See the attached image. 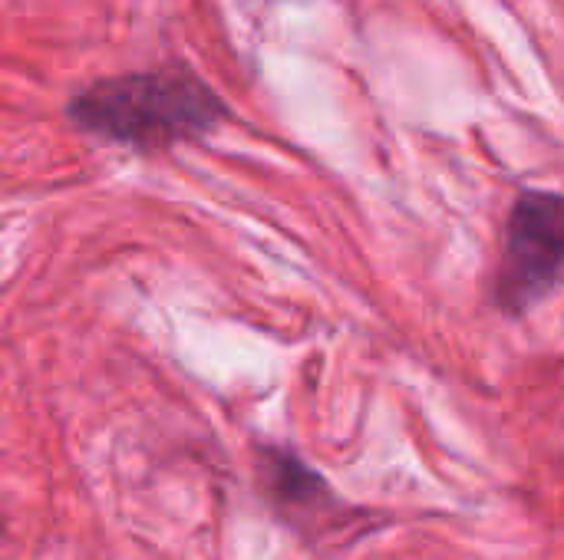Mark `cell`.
Returning a JSON list of instances; mask_svg holds the SVG:
<instances>
[{
	"mask_svg": "<svg viewBox=\"0 0 564 560\" xmlns=\"http://www.w3.org/2000/svg\"><path fill=\"white\" fill-rule=\"evenodd\" d=\"M69 119L83 132L152 152L212 132L225 119V102L188 69H149L76 92Z\"/></svg>",
	"mask_w": 564,
	"mask_h": 560,
	"instance_id": "6da1fadb",
	"label": "cell"
},
{
	"mask_svg": "<svg viewBox=\"0 0 564 560\" xmlns=\"http://www.w3.org/2000/svg\"><path fill=\"white\" fill-rule=\"evenodd\" d=\"M564 277V195L522 191L506 224L496 300L525 314Z\"/></svg>",
	"mask_w": 564,
	"mask_h": 560,
	"instance_id": "7a4b0ae2",
	"label": "cell"
},
{
	"mask_svg": "<svg viewBox=\"0 0 564 560\" xmlns=\"http://www.w3.org/2000/svg\"><path fill=\"white\" fill-rule=\"evenodd\" d=\"M264 479H268L274 498H281V502L307 505L317 495H327L321 475H314L304 462H297L288 452H268L264 455Z\"/></svg>",
	"mask_w": 564,
	"mask_h": 560,
	"instance_id": "3957f363",
	"label": "cell"
}]
</instances>
